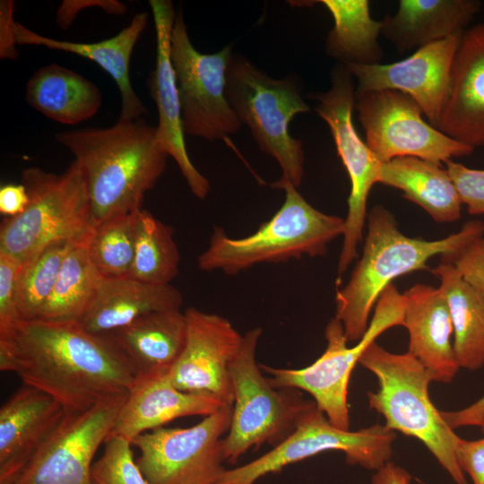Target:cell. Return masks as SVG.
<instances>
[{
	"label": "cell",
	"mask_w": 484,
	"mask_h": 484,
	"mask_svg": "<svg viewBox=\"0 0 484 484\" xmlns=\"http://www.w3.org/2000/svg\"><path fill=\"white\" fill-rule=\"evenodd\" d=\"M102 99L95 83L56 64L36 70L25 88L29 106L65 125H77L91 118L99 109Z\"/></svg>",
	"instance_id": "83f0119b"
},
{
	"label": "cell",
	"mask_w": 484,
	"mask_h": 484,
	"mask_svg": "<svg viewBox=\"0 0 484 484\" xmlns=\"http://www.w3.org/2000/svg\"><path fill=\"white\" fill-rule=\"evenodd\" d=\"M183 351L169 371L174 386L183 392L204 393L233 404L229 367L238 353L241 335L225 317L188 307Z\"/></svg>",
	"instance_id": "2e32d148"
},
{
	"label": "cell",
	"mask_w": 484,
	"mask_h": 484,
	"mask_svg": "<svg viewBox=\"0 0 484 484\" xmlns=\"http://www.w3.org/2000/svg\"><path fill=\"white\" fill-rule=\"evenodd\" d=\"M430 272L440 281L454 327V349L461 367L484 366V296L468 283L456 268L440 262Z\"/></svg>",
	"instance_id": "f1b7e54d"
},
{
	"label": "cell",
	"mask_w": 484,
	"mask_h": 484,
	"mask_svg": "<svg viewBox=\"0 0 484 484\" xmlns=\"http://www.w3.org/2000/svg\"><path fill=\"white\" fill-rule=\"evenodd\" d=\"M137 212L98 224L90 236L87 241L89 257L102 278L131 276L135 255Z\"/></svg>",
	"instance_id": "d6a6232c"
},
{
	"label": "cell",
	"mask_w": 484,
	"mask_h": 484,
	"mask_svg": "<svg viewBox=\"0 0 484 484\" xmlns=\"http://www.w3.org/2000/svg\"><path fill=\"white\" fill-rule=\"evenodd\" d=\"M440 412L453 429L465 426L480 427L484 419V395L463 409L454 411H440Z\"/></svg>",
	"instance_id": "7bdbcfd3"
},
{
	"label": "cell",
	"mask_w": 484,
	"mask_h": 484,
	"mask_svg": "<svg viewBox=\"0 0 484 484\" xmlns=\"http://www.w3.org/2000/svg\"><path fill=\"white\" fill-rule=\"evenodd\" d=\"M445 164L468 212L471 215L484 214V169H470L453 160Z\"/></svg>",
	"instance_id": "d590c367"
},
{
	"label": "cell",
	"mask_w": 484,
	"mask_h": 484,
	"mask_svg": "<svg viewBox=\"0 0 484 484\" xmlns=\"http://www.w3.org/2000/svg\"><path fill=\"white\" fill-rule=\"evenodd\" d=\"M55 137L83 173L94 228L141 210L169 157L158 141L156 126L142 119H118L110 127L68 130Z\"/></svg>",
	"instance_id": "7a4b0ae2"
},
{
	"label": "cell",
	"mask_w": 484,
	"mask_h": 484,
	"mask_svg": "<svg viewBox=\"0 0 484 484\" xmlns=\"http://www.w3.org/2000/svg\"><path fill=\"white\" fill-rule=\"evenodd\" d=\"M404 326V298L390 284L379 297L363 337L348 346L341 323L333 318L325 327L326 348L311 365L303 368H281L260 364L275 388H294L309 393L316 407L336 428L350 430L348 387L354 367L365 350L383 333Z\"/></svg>",
	"instance_id": "ba28073f"
},
{
	"label": "cell",
	"mask_w": 484,
	"mask_h": 484,
	"mask_svg": "<svg viewBox=\"0 0 484 484\" xmlns=\"http://www.w3.org/2000/svg\"><path fill=\"white\" fill-rule=\"evenodd\" d=\"M105 334L138 379L170 370L186 343V319L180 309L156 311Z\"/></svg>",
	"instance_id": "cb8c5ba5"
},
{
	"label": "cell",
	"mask_w": 484,
	"mask_h": 484,
	"mask_svg": "<svg viewBox=\"0 0 484 484\" xmlns=\"http://www.w3.org/2000/svg\"><path fill=\"white\" fill-rule=\"evenodd\" d=\"M232 55L229 46L213 54L197 51L190 41L182 13H177L170 56L185 134L213 142L241 129L242 124L225 97L227 70Z\"/></svg>",
	"instance_id": "4fadbf2b"
},
{
	"label": "cell",
	"mask_w": 484,
	"mask_h": 484,
	"mask_svg": "<svg viewBox=\"0 0 484 484\" xmlns=\"http://www.w3.org/2000/svg\"><path fill=\"white\" fill-rule=\"evenodd\" d=\"M104 445V452L92 463L91 484H149L134 459L129 440L109 436Z\"/></svg>",
	"instance_id": "e575fe53"
},
{
	"label": "cell",
	"mask_w": 484,
	"mask_h": 484,
	"mask_svg": "<svg viewBox=\"0 0 484 484\" xmlns=\"http://www.w3.org/2000/svg\"><path fill=\"white\" fill-rule=\"evenodd\" d=\"M354 109L366 143L380 162L415 157L441 165L474 150L427 123L418 103L400 91H355Z\"/></svg>",
	"instance_id": "5bb4252c"
},
{
	"label": "cell",
	"mask_w": 484,
	"mask_h": 484,
	"mask_svg": "<svg viewBox=\"0 0 484 484\" xmlns=\"http://www.w3.org/2000/svg\"><path fill=\"white\" fill-rule=\"evenodd\" d=\"M377 183L397 188L402 196L424 209L439 223L454 222L462 215V201L446 169L415 157L381 162Z\"/></svg>",
	"instance_id": "4316f807"
},
{
	"label": "cell",
	"mask_w": 484,
	"mask_h": 484,
	"mask_svg": "<svg viewBox=\"0 0 484 484\" xmlns=\"http://www.w3.org/2000/svg\"><path fill=\"white\" fill-rule=\"evenodd\" d=\"M225 97L240 123L250 129L259 149L279 163L282 174L272 187H298L304 176V151L301 140L290 134L289 125L310 108L293 79L272 78L245 56L233 54Z\"/></svg>",
	"instance_id": "52a82bcc"
},
{
	"label": "cell",
	"mask_w": 484,
	"mask_h": 484,
	"mask_svg": "<svg viewBox=\"0 0 484 484\" xmlns=\"http://www.w3.org/2000/svg\"><path fill=\"white\" fill-rule=\"evenodd\" d=\"M232 406L227 405L186 428H159L131 443L140 455L136 463L149 484H218L226 469L223 436Z\"/></svg>",
	"instance_id": "8fae6325"
},
{
	"label": "cell",
	"mask_w": 484,
	"mask_h": 484,
	"mask_svg": "<svg viewBox=\"0 0 484 484\" xmlns=\"http://www.w3.org/2000/svg\"><path fill=\"white\" fill-rule=\"evenodd\" d=\"M353 78L342 64L338 65L331 73L330 90L312 93L308 97L317 101L315 111L330 128L337 153L350 182L343 242L338 262L340 274L345 272L358 257V246L363 239L367 217V197L373 186L377 183L381 164L359 137L353 124Z\"/></svg>",
	"instance_id": "7c38bea8"
},
{
	"label": "cell",
	"mask_w": 484,
	"mask_h": 484,
	"mask_svg": "<svg viewBox=\"0 0 484 484\" xmlns=\"http://www.w3.org/2000/svg\"><path fill=\"white\" fill-rule=\"evenodd\" d=\"M395 438V432L385 424L356 431L340 429L314 403L281 444L246 464L226 470L218 484H254L267 474L328 451L344 453L350 465L377 471L390 462Z\"/></svg>",
	"instance_id": "30bf717a"
},
{
	"label": "cell",
	"mask_w": 484,
	"mask_h": 484,
	"mask_svg": "<svg viewBox=\"0 0 484 484\" xmlns=\"http://www.w3.org/2000/svg\"><path fill=\"white\" fill-rule=\"evenodd\" d=\"M402 294L408 352L422 364L432 381L450 383L461 367L454 349V327L443 292L439 288L417 283Z\"/></svg>",
	"instance_id": "44dd1931"
},
{
	"label": "cell",
	"mask_w": 484,
	"mask_h": 484,
	"mask_svg": "<svg viewBox=\"0 0 484 484\" xmlns=\"http://www.w3.org/2000/svg\"><path fill=\"white\" fill-rule=\"evenodd\" d=\"M91 7L115 15H122L127 11L126 5L117 0H64L56 10V22L61 29L67 30L81 11Z\"/></svg>",
	"instance_id": "f35d334b"
},
{
	"label": "cell",
	"mask_w": 484,
	"mask_h": 484,
	"mask_svg": "<svg viewBox=\"0 0 484 484\" xmlns=\"http://www.w3.org/2000/svg\"><path fill=\"white\" fill-rule=\"evenodd\" d=\"M29 203V195L22 184H5L0 188V212L6 217L21 214Z\"/></svg>",
	"instance_id": "b9f144b4"
},
{
	"label": "cell",
	"mask_w": 484,
	"mask_h": 484,
	"mask_svg": "<svg viewBox=\"0 0 484 484\" xmlns=\"http://www.w3.org/2000/svg\"><path fill=\"white\" fill-rule=\"evenodd\" d=\"M281 189L282 205L255 233L232 238L215 227L208 247L198 256L199 268L236 274L258 264L326 255L328 245L343 235L345 219L316 210L292 185Z\"/></svg>",
	"instance_id": "5b68a950"
},
{
	"label": "cell",
	"mask_w": 484,
	"mask_h": 484,
	"mask_svg": "<svg viewBox=\"0 0 484 484\" xmlns=\"http://www.w3.org/2000/svg\"><path fill=\"white\" fill-rule=\"evenodd\" d=\"M148 22L147 13H136L130 23L117 35L99 42L83 43L58 40L36 33L16 22L17 45L41 46L73 53L98 64L115 81L121 96L120 120H137L148 110L134 92L130 80L129 65L134 46Z\"/></svg>",
	"instance_id": "603a6c76"
},
{
	"label": "cell",
	"mask_w": 484,
	"mask_h": 484,
	"mask_svg": "<svg viewBox=\"0 0 484 484\" xmlns=\"http://www.w3.org/2000/svg\"><path fill=\"white\" fill-rule=\"evenodd\" d=\"M411 475L401 466L388 462L372 476V484H410Z\"/></svg>",
	"instance_id": "ee69618b"
},
{
	"label": "cell",
	"mask_w": 484,
	"mask_h": 484,
	"mask_svg": "<svg viewBox=\"0 0 484 484\" xmlns=\"http://www.w3.org/2000/svg\"><path fill=\"white\" fill-rule=\"evenodd\" d=\"M261 328L243 335L238 353L229 367L233 390L232 417L223 438L225 461L234 463L247 450L281 444L294 430L300 416L315 402L294 388H275L256 361Z\"/></svg>",
	"instance_id": "9c48e42d"
},
{
	"label": "cell",
	"mask_w": 484,
	"mask_h": 484,
	"mask_svg": "<svg viewBox=\"0 0 484 484\" xmlns=\"http://www.w3.org/2000/svg\"><path fill=\"white\" fill-rule=\"evenodd\" d=\"M441 262L453 264L462 278L484 296V237L462 248L440 255Z\"/></svg>",
	"instance_id": "74e56055"
},
{
	"label": "cell",
	"mask_w": 484,
	"mask_h": 484,
	"mask_svg": "<svg viewBox=\"0 0 484 484\" xmlns=\"http://www.w3.org/2000/svg\"><path fill=\"white\" fill-rule=\"evenodd\" d=\"M73 244L50 245L22 263L17 279L16 305L21 321L36 320L49 298L63 261Z\"/></svg>",
	"instance_id": "836d02e7"
},
{
	"label": "cell",
	"mask_w": 484,
	"mask_h": 484,
	"mask_svg": "<svg viewBox=\"0 0 484 484\" xmlns=\"http://www.w3.org/2000/svg\"><path fill=\"white\" fill-rule=\"evenodd\" d=\"M377 380L367 392L369 407L385 419L393 431L419 439L456 484H469L456 458L460 436L443 419L428 393L432 382L422 364L408 351L390 352L373 342L359 362Z\"/></svg>",
	"instance_id": "277c9868"
},
{
	"label": "cell",
	"mask_w": 484,
	"mask_h": 484,
	"mask_svg": "<svg viewBox=\"0 0 484 484\" xmlns=\"http://www.w3.org/2000/svg\"><path fill=\"white\" fill-rule=\"evenodd\" d=\"M224 406L227 404L216 396L176 388L169 372L138 378L128 393L109 436H122L131 442L137 436L161 428L173 419L197 415L206 417Z\"/></svg>",
	"instance_id": "7402d4cb"
},
{
	"label": "cell",
	"mask_w": 484,
	"mask_h": 484,
	"mask_svg": "<svg viewBox=\"0 0 484 484\" xmlns=\"http://www.w3.org/2000/svg\"><path fill=\"white\" fill-rule=\"evenodd\" d=\"M333 18V27L326 38V53L342 65L380 64L383 50L378 44L382 21L370 14L367 0L320 1Z\"/></svg>",
	"instance_id": "f546056e"
},
{
	"label": "cell",
	"mask_w": 484,
	"mask_h": 484,
	"mask_svg": "<svg viewBox=\"0 0 484 484\" xmlns=\"http://www.w3.org/2000/svg\"><path fill=\"white\" fill-rule=\"evenodd\" d=\"M461 34L424 46L410 56L391 64L343 65L357 79L356 92L400 91L414 99L430 125L436 127Z\"/></svg>",
	"instance_id": "e0dca14e"
},
{
	"label": "cell",
	"mask_w": 484,
	"mask_h": 484,
	"mask_svg": "<svg viewBox=\"0 0 484 484\" xmlns=\"http://www.w3.org/2000/svg\"><path fill=\"white\" fill-rule=\"evenodd\" d=\"M457 462L473 484H484V437L478 440L460 438L456 448Z\"/></svg>",
	"instance_id": "ab89813d"
},
{
	"label": "cell",
	"mask_w": 484,
	"mask_h": 484,
	"mask_svg": "<svg viewBox=\"0 0 484 484\" xmlns=\"http://www.w3.org/2000/svg\"><path fill=\"white\" fill-rule=\"evenodd\" d=\"M0 370L52 396L67 413L129 393L135 382L111 339L79 322H19L0 335Z\"/></svg>",
	"instance_id": "6da1fadb"
},
{
	"label": "cell",
	"mask_w": 484,
	"mask_h": 484,
	"mask_svg": "<svg viewBox=\"0 0 484 484\" xmlns=\"http://www.w3.org/2000/svg\"><path fill=\"white\" fill-rule=\"evenodd\" d=\"M67 412L25 384L0 408V484H8L51 436Z\"/></svg>",
	"instance_id": "ffe728a7"
},
{
	"label": "cell",
	"mask_w": 484,
	"mask_h": 484,
	"mask_svg": "<svg viewBox=\"0 0 484 484\" xmlns=\"http://www.w3.org/2000/svg\"><path fill=\"white\" fill-rule=\"evenodd\" d=\"M182 304L181 293L170 284L101 278L79 323L89 332L107 333L152 312L180 309Z\"/></svg>",
	"instance_id": "d4e9b609"
},
{
	"label": "cell",
	"mask_w": 484,
	"mask_h": 484,
	"mask_svg": "<svg viewBox=\"0 0 484 484\" xmlns=\"http://www.w3.org/2000/svg\"><path fill=\"white\" fill-rule=\"evenodd\" d=\"M128 393L67 413L46 443L8 484H91L93 457L108 438Z\"/></svg>",
	"instance_id": "9a60e30c"
},
{
	"label": "cell",
	"mask_w": 484,
	"mask_h": 484,
	"mask_svg": "<svg viewBox=\"0 0 484 484\" xmlns=\"http://www.w3.org/2000/svg\"><path fill=\"white\" fill-rule=\"evenodd\" d=\"M179 260L172 228L151 212L139 210L135 255L130 277L152 284H170L178 273Z\"/></svg>",
	"instance_id": "1f68e13d"
},
{
	"label": "cell",
	"mask_w": 484,
	"mask_h": 484,
	"mask_svg": "<svg viewBox=\"0 0 484 484\" xmlns=\"http://www.w3.org/2000/svg\"><path fill=\"white\" fill-rule=\"evenodd\" d=\"M436 128L473 149L484 146V23L461 34Z\"/></svg>",
	"instance_id": "d6986e66"
},
{
	"label": "cell",
	"mask_w": 484,
	"mask_h": 484,
	"mask_svg": "<svg viewBox=\"0 0 484 484\" xmlns=\"http://www.w3.org/2000/svg\"><path fill=\"white\" fill-rule=\"evenodd\" d=\"M22 184L29 203L21 214L2 221L0 253L22 263L56 243L88 241L94 224L85 178L75 160L60 174L25 169Z\"/></svg>",
	"instance_id": "8992f818"
},
{
	"label": "cell",
	"mask_w": 484,
	"mask_h": 484,
	"mask_svg": "<svg viewBox=\"0 0 484 484\" xmlns=\"http://www.w3.org/2000/svg\"><path fill=\"white\" fill-rule=\"evenodd\" d=\"M480 427L481 428L482 432H483V434H484V419L482 420V422H481V424H480Z\"/></svg>",
	"instance_id": "f6af8a7d"
},
{
	"label": "cell",
	"mask_w": 484,
	"mask_h": 484,
	"mask_svg": "<svg viewBox=\"0 0 484 484\" xmlns=\"http://www.w3.org/2000/svg\"><path fill=\"white\" fill-rule=\"evenodd\" d=\"M21 265V261L0 253V335L5 334L21 322L16 305Z\"/></svg>",
	"instance_id": "8d00e7d4"
},
{
	"label": "cell",
	"mask_w": 484,
	"mask_h": 484,
	"mask_svg": "<svg viewBox=\"0 0 484 484\" xmlns=\"http://www.w3.org/2000/svg\"><path fill=\"white\" fill-rule=\"evenodd\" d=\"M14 3L12 0L0 1V57L17 60L15 24L13 19Z\"/></svg>",
	"instance_id": "60d3db41"
},
{
	"label": "cell",
	"mask_w": 484,
	"mask_h": 484,
	"mask_svg": "<svg viewBox=\"0 0 484 484\" xmlns=\"http://www.w3.org/2000/svg\"><path fill=\"white\" fill-rule=\"evenodd\" d=\"M367 221L362 255L335 295V318L341 323L348 342L363 337L373 308L394 279L427 270L430 258L457 251L484 236V222L470 220L458 232L441 239L412 238L399 229L393 214L383 205L367 212Z\"/></svg>",
	"instance_id": "3957f363"
},
{
	"label": "cell",
	"mask_w": 484,
	"mask_h": 484,
	"mask_svg": "<svg viewBox=\"0 0 484 484\" xmlns=\"http://www.w3.org/2000/svg\"><path fill=\"white\" fill-rule=\"evenodd\" d=\"M156 33V65L150 90L159 115L157 138L177 164L191 192L204 199L210 190L208 179L192 163L185 143L181 107L170 56L171 32L177 12L169 0H150Z\"/></svg>",
	"instance_id": "ac0fdd59"
},
{
	"label": "cell",
	"mask_w": 484,
	"mask_h": 484,
	"mask_svg": "<svg viewBox=\"0 0 484 484\" xmlns=\"http://www.w3.org/2000/svg\"><path fill=\"white\" fill-rule=\"evenodd\" d=\"M101 278L89 257L87 241L73 244L63 261L52 293L36 320L80 322Z\"/></svg>",
	"instance_id": "4dcf8cb0"
},
{
	"label": "cell",
	"mask_w": 484,
	"mask_h": 484,
	"mask_svg": "<svg viewBox=\"0 0 484 484\" xmlns=\"http://www.w3.org/2000/svg\"><path fill=\"white\" fill-rule=\"evenodd\" d=\"M476 0H401L382 21L381 34L399 52L461 34L480 10Z\"/></svg>",
	"instance_id": "484cf974"
}]
</instances>
